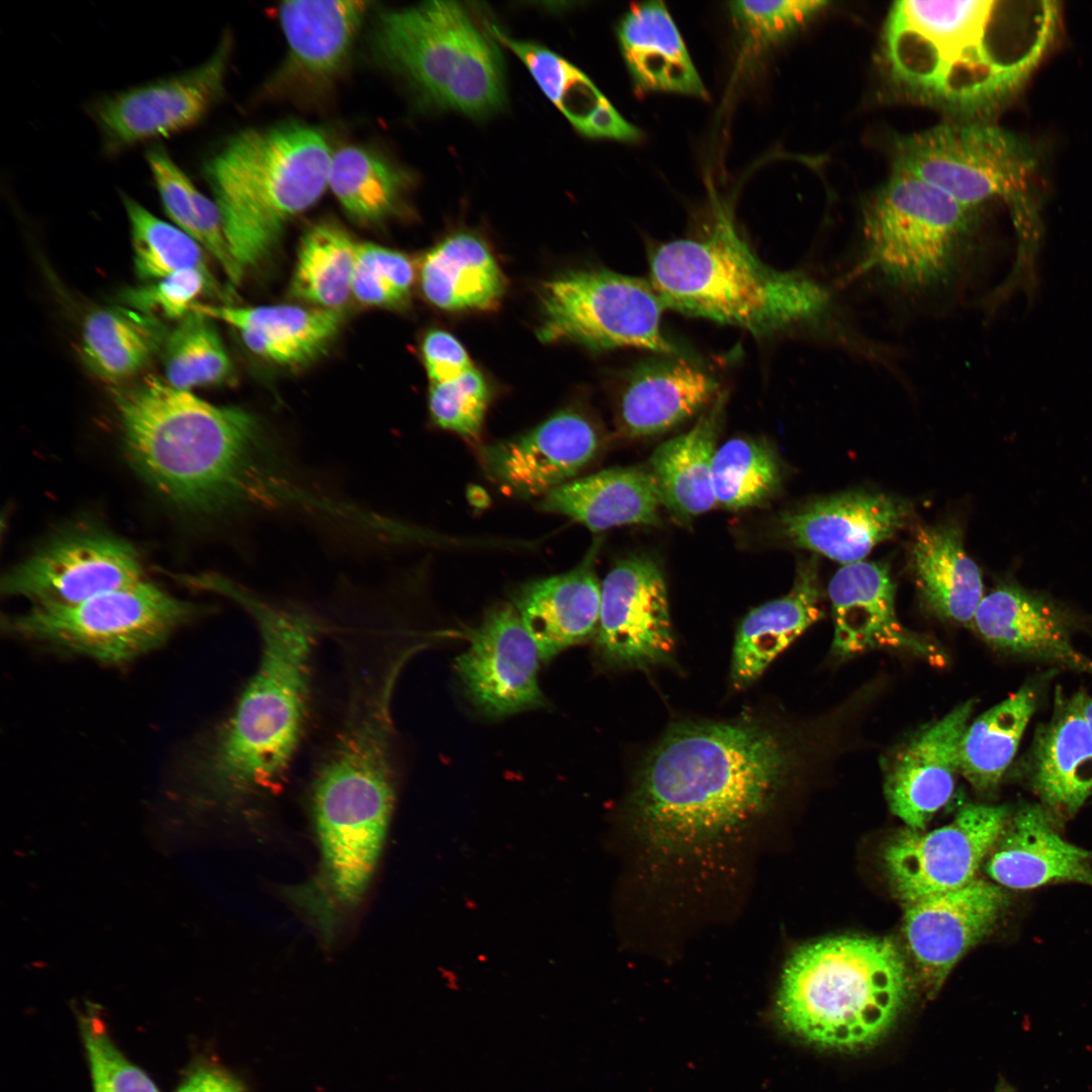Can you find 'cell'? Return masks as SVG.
I'll return each instance as SVG.
<instances>
[{
    "label": "cell",
    "instance_id": "1",
    "mask_svg": "<svg viewBox=\"0 0 1092 1092\" xmlns=\"http://www.w3.org/2000/svg\"><path fill=\"white\" fill-rule=\"evenodd\" d=\"M113 398L131 461L170 500L208 514L329 511L330 500L299 481L282 445L249 412L155 376Z\"/></svg>",
    "mask_w": 1092,
    "mask_h": 1092
},
{
    "label": "cell",
    "instance_id": "2",
    "mask_svg": "<svg viewBox=\"0 0 1092 1092\" xmlns=\"http://www.w3.org/2000/svg\"><path fill=\"white\" fill-rule=\"evenodd\" d=\"M797 760L790 735L760 715L679 721L639 764L630 808L662 845L711 839L763 812Z\"/></svg>",
    "mask_w": 1092,
    "mask_h": 1092
},
{
    "label": "cell",
    "instance_id": "3",
    "mask_svg": "<svg viewBox=\"0 0 1092 1092\" xmlns=\"http://www.w3.org/2000/svg\"><path fill=\"white\" fill-rule=\"evenodd\" d=\"M1054 1L900 0L883 30L890 79L922 102L964 113L1019 89L1055 35Z\"/></svg>",
    "mask_w": 1092,
    "mask_h": 1092
},
{
    "label": "cell",
    "instance_id": "4",
    "mask_svg": "<svg viewBox=\"0 0 1092 1092\" xmlns=\"http://www.w3.org/2000/svg\"><path fill=\"white\" fill-rule=\"evenodd\" d=\"M213 588L252 615L261 655L217 737L208 776L223 794L263 792L283 779L303 735L316 626L307 615L273 606L224 579L217 578Z\"/></svg>",
    "mask_w": 1092,
    "mask_h": 1092
},
{
    "label": "cell",
    "instance_id": "5",
    "mask_svg": "<svg viewBox=\"0 0 1092 1092\" xmlns=\"http://www.w3.org/2000/svg\"><path fill=\"white\" fill-rule=\"evenodd\" d=\"M707 236L656 247L649 282L665 308L768 337L811 323L827 309L826 289L809 276L765 264L715 199Z\"/></svg>",
    "mask_w": 1092,
    "mask_h": 1092
},
{
    "label": "cell",
    "instance_id": "6",
    "mask_svg": "<svg viewBox=\"0 0 1092 1092\" xmlns=\"http://www.w3.org/2000/svg\"><path fill=\"white\" fill-rule=\"evenodd\" d=\"M332 155L322 130L288 121L241 130L203 162L242 277L270 256L287 223L321 198Z\"/></svg>",
    "mask_w": 1092,
    "mask_h": 1092
},
{
    "label": "cell",
    "instance_id": "7",
    "mask_svg": "<svg viewBox=\"0 0 1092 1092\" xmlns=\"http://www.w3.org/2000/svg\"><path fill=\"white\" fill-rule=\"evenodd\" d=\"M386 696L378 689L354 703L313 781L324 884L342 906L370 884L393 808Z\"/></svg>",
    "mask_w": 1092,
    "mask_h": 1092
},
{
    "label": "cell",
    "instance_id": "8",
    "mask_svg": "<svg viewBox=\"0 0 1092 1092\" xmlns=\"http://www.w3.org/2000/svg\"><path fill=\"white\" fill-rule=\"evenodd\" d=\"M908 990L904 958L891 940L828 937L801 946L786 964L778 1015L809 1043L855 1050L888 1031Z\"/></svg>",
    "mask_w": 1092,
    "mask_h": 1092
},
{
    "label": "cell",
    "instance_id": "9",
    "mask_svg": "<svg viewBox=\"0 0 1092 1092\" xmlns=\"http://www.w3.org/2000/svg\"><path fill=\"white\" fill-rule=\"evenodd\" d=\"M468 10L432 1L379 15L374 46L381 61L435 107L484 116L506 99L497 40Z\"/></svg>",
    "mask_w": 1092,
    "mask_h": 1092
},
{
    "label": "cell",
    "instance_id": "10",
    "mask_svg": "<svg viewBox=\"0 0 1092 1092\" xmlns=\"http://www.w3.org/2000/svg\"><path fill=\"white\" fill-rule=\"evenodd\" d=\"M893 170L908 173L977 211L989 202L1009 208L1018 258L1033 261L1040 238L1035 158L1019 138L984 122L943 123L895 146Z\"/></svg>",
    "mask_w": 1092,
    "mask_h": 1092
},
{
    "label": "cell",
    "instance_id": "11",
    "mask_svg": "<svg viewBox=\"0 0 1092 1092\" xmlns=\"http://www.w3.org/2000/svg\"><path fill=\"white\" fill-rule=\"evenodd\" d=\"M975 213L923 180L893 170L863 209L859 267L906 291L944 285L966 254Z\"/></svg>",
    "mask_w": 1092,
    "mask_h": 1092
},
{
    "label": "cell",
    "instance_id": "12",
    "mask_svg": "<svg viewBox=\"0 0 1092 1092\" xmlns=\"http://www.w3.org/2000/svg\"><path fill=\"white\" fill-rule=\"evenodd\" d=\"M540 302L543 342L678 354L662 331L666 308L648 279L606 269L574 270L544 282Z\"/></svg>",
    "mask_w": 1092,
    "mask_h": 1092
},
{
    "label": "cell",
    "instance_id": "13",
    "mask_svg": "<svg viewBox=\"0 0 1092 1092\" xmlns=\"http://www.w3.org/2000/svg\"><path fill=\"white\" fill-rule=\"evenodd\" d=\"M193 614V606L142 580L75 605L35 604L9 626L27 638L117 663L159 645Z\"/></svg>",
    "mask_w": 1092,
    "mask_h": 1092
},
{
    "label": "cell",
    "instance_id": "14",
    "mask_svg": "<svg viewBox=\"0 0 1092 1092\" xmlns=\"http://www.w3.org/2000/svg\"><path fill=\"white\" fill-rule=\"evenodd\" d=\"M232 39L224 34L202 64L93 100L88 113L107 155L197 125L223 94Z\"/></svg>",
    "mask_w": 1092,
    "mask_h": 1092
},
{
    "label": "cell",
    "instance_id": "15",
    "mask_svg": "<svg viewBox=\"0 0 1092 1092\" xmlns=\"http://www.w3.org/2000/svg\"><path fill=\"white\" fill-rule=\"evenodd\" d=\"M1009 820L1006 806L969 804L942 827L927 832L906 827L896 833L883 859L898 899L907 905L978 878Z\"/></svg>",
    "mask_w": 1092,
    "mask_h": 1092
},
{
    "label": "cell",
    "instance_id": "16",
    "mask_svg": "<svg viewBox=\"0 0 1092 1092\" xmlns=\"http://www.w3.org/2000/svg\"><path fill=\"white\" fill-rule=\"evenodd\" d=\"M597 649L609 665L670 663L674 636L664 578L647 557L620 560L602 581Z\"/></svg>",
    "mask_w": 1092,
    "mask_h": 1092
},
{
    "label": "cell",
    "instance_id": "17",
    "mask_svg": "<svg viewBox=\"0 0 1092 1092\" xmlns=\"http://www.w3.org/2000/svg\"><path fill=\"white\" fill-rule=\"evenodd\" d=\"M144 580L135 550L107 535L76 534L59 539L12 568L2 592L35 604L75 605Z\"/></svg>",
    "mask_w": 1092,
    "mask_h": 1092
},
{
    "label": "cell",
    "instance_id": "18",
    "mask_svg": "<svg viewBox=\"0 0 1092 1092\" xmlns=\"http://www.w3.org/2000/svg\"><path fill=\"white\" fill-rule=\"evenodd\" d=\"M539 653L516 608H490L455 660L471 703L485 715L504 717L544 704L538 685Z\"/></svg>",
    "mask_w": 1092,
    "mask_h": 1092
},
{
    "label": "cell",
    "instance_id": "19",
    "mask_svg": "<svg viewBox=\"0 0 1092 1092\" xmlns=\"http://www.w3.org/2000/svg\"><path fill=\"white\" fill-rule=\"evenodd\" d=\"M1002 887L976 878L969 884L904 905L907 950L930 994L959 960L996 924L1008 904Z\"/></svg>",
    "mask_w": 1092,
    "mask_h": 1092
},
{
    "label": "cell",
    "instance_id": "20",
    "mask_svg": "<svg viewBox=\"0 0 1092 1092\" xmlns=\"http://www.w3.org/2000/svg\"><path fill=\"white\" fill-rule=\"evenodd\" d=\"M975 703L969 700L923 726L902 743L885 768L890 810L908 828L924 830L951 799L960 774V750Z\"/></svg>",
    "mask_w": 1092,
    "mask_h": 1092
},
{
    "label": "cell",
    "instance_id": "21",
    "mask_svg": "<svg viewBox=\"0 0 1092 1092\" xmlns=\"http://www.w3.org/2000/svg\"><path fill=\"white\" fill-rule=\"evenodd\" d=\"M599 446L589 419L566 408L519 437L484 447L481 461L487 475L511 492L544 496L578 474Z\"/></svg>",
    "mask_w": 1092,
    "mask_h": 1092
},
{
    "label": "cell",
    "instance_id": "22",
    "mask_svg": "<svg viewBox=\"0 0 1092 1092\" xmlns=\"http://www.w3.org/2000/svg\"><path fill=\"white\" fill-rule=\"evenodd\" d=\"M910 508L898 497L850 491L805 504L782 515L780 528L793 545L843 565L861 561L908 521Z\"/></svg>",
    "mask_w": 1092,
    "mask_h": 1092
},
{
    "label": "cell",
    "instance_id": "23",
    "mask_svg": "<svg viewBox=\"0 0 1092 1092\" xmlns=\"http://www.w3.org/2000/svg\"><path fill=\"white\" fill-rule=\"evenodd\" d=\"M828 596L834 621L832 653L844 659L876 649L941 657L926 638L906 629L895 611V584L882 562L843 565L831 578Z\"/></svg>",
    "mask_w": 1092,
    "mask_h": 1092
},
{
    "label": "cell",
    "instance_id": "24",
    "mask_svg": "<svg viewBox=\"0 0 1092 1092\" xmlns=\"http://www.w3.org/2000/svg\"><path fill=\"white\" fill-rule=\"evenodd\" d=\"M364 1H288L279 7L287 55L275 77L280 88L315 91L342 71L368 12Z\"/></svg>",
    "mask_w": 1092,
    "mask_h": 1092
},
{
    "label": "cell",
    "instance_id": "25",
    "mask_svg": "<svg viewBox=\"0 0 1092 1092\" xmlns=\"http://www.w3.org/2000/svg\"><path fill=\"white\" fill-rule=\"evenodd\" d=\"M1070 619L1053 599L1009 580L983 597L972 626L998 649L1092 673V661L1071 643Z\"/></svg>",
    "mask_w": 1092,
    "mask_h": 1092
},
{
    "label": "cell",
    "instance_id": "26",
    "mask_svg": "<svg viewBox=\"0 0 1092 1092\" xmlns=\"http://www.w3.org/2000/svg\"><path fill=\"white\" fill-rule=\"evenodd\" d=\"M997 885L1028 890L1054 883L1092 887V851L1066 841L1045 807L1026 806L1009 820L985 862Z\"/></svg>",
    "mask_w": 1092,
    "mask_h": 1092
},
{
    "label": "cell",
    "instance_id": "27",
    "mask_svg": "<svg viewBox=\"0 0 1092 1092\" xmlns=\"http://www.w3.org/2000/svg\"><path fill=\"white\" fill-rule=\"evenodd\" d=\"M598 550L597 541L575 568L526 583L515 593V608L540 660H550L598 629L602 594L595 571Z\"/></svg>",
    "mask_w": 1092,
    "mask_h": 1092
},
{
    "label": "cell",
    "instance_id": "28",
    "mask_svg": "<svg viewBox=\"0 0 1092 1092\" xmlns=\"http://www.w3.org/2000/svg\"><path fill=\"white\" fill-rule=\"evenodd\" d=\"M1084 697L1057 695L1053 716L1038 729L1029 756L1030 785L1059 817L1076 814L1092 794V731Z\"/></svg>",
    "mask_w": 1092,
    "mask_h": 1092
},
{
    "label": "cell",
    "instance_id": "29",
    "mask_svg": "<svg viewBox=\"0 0 1092 1092\" xmlns=\"http://www.w3.org/2000/svg\"><path fill=\"white\" fill-rule=\"evenodd\" d=\"M718 383L677 355H659L630 373L619 402L621 429L631 437L664 432L717 397Z\"/></svg>",
    "mask_w": 1092,
    "mask_h": 1092
},
{
    "label": "cell",
    "instance_id": "30",
    "mask_svg": "<svg viewBox=\"0 0 1092 1092\" xmlns=\"http://www.w3.org/2000/svg\"><path fill=\"white\" fill-rule=\"evenodd\" d=\"M815 558L801 562L786 596L752 609L737 628L731 661L735 688L755 681L824 612Z\"/></svg>",
    "mask_w": 1092,
    "mask_h": 1092
},
{
    "label": "cell",
    "instance_id": "31",
    "mask_svg": "<svg viewBox=\"0 0 1092 1092\" xmlns=\"http://www.w3.org/2000/svg\"><path fill=\"white\" fill-rule=\"evenodd\" d=\"M660 505L648 468L621 467L572 479L545 494L539 508L602 532L624 525H658Z\"/></svg>",
    "mask_w": 1092,
    "mask_h": 1092
},
{
    "label": "cell",
    "instance_id": "32",
    "mask_svg": "<svg viewBox=\"0 0 1092 1092\" xmlns=\"http://www.w3.org/2000/svg\"><path fill=\"white\" fill-rule=\"evenodd\" d=\"M490 30L521 60L545 96L579 133L621 142L641 138L640 129L628 122L593 81L567 60L538 43L512 38L493 24Z\"/></svg>",
    "mask_w": 1092,
    "mask_h": 1092
},
{
    "label": "cell",
    "instance_id": "33",
    "mask_svg": "<svg viewBox=\"0 0 1092 1092\" xmlns=\"http://www.w3.org/2000/svg\"><path fill=\"white\" fill-rule=\"evenodd\" d=\"M624 61L637 88L705 98L707 90L661 2L637 4L618 26Z\"/></svg>",
    "mask_w": 1092,
    "mask_h": 1092
},
{
    "label": "cell",
    "instance_id": "34",
    "mask_svg": "<svg viewBox=\"0 0 1092 1092\" xmlns=\"http://www.w3.org/2000/svg\"><path fill=\"white\" fill-rule=\"evenodd\" d=\"M726 399L719 392L690 431L662 443L650 458L648 469L662 505L679 518L701 515L717 504L712 464Z\"/></svg>",
    "mask_w": 1092,
    "mask_h": 1092
},
{
    "label": "cell",
    "instance_id": "35",
    "mask_svg": "<svg viewBox=\"0 0 1092 1092\" xmlns=\"http://www.w3.org/2000/svg\"><path fill=\"white\" fill-rule=\"evenodd\" d=\"M912 566L924 606L944 620L973 625L983 599L982 573L966 553L954 525L923 527L912 546Z\"/></svg>",
    "mask_w": 1092,
    "mask_h": 1092
},
{
    "label": "cell",
    "instance_id": "36",
    "mask_svg": "<svg viewBox=\"0 0 1092 1092\" xmlns=\"http://www.w3.org/2000/svg\"><path fill=\"white\" fill-rule=\"evenodd\" d=\"M420 279L426 299L450 311L492 309L506 288L488 246L478 236L463 232L445 238L425 255Z\"/></svg>",
    "mask_w": 1092,
    "mask_h": 1092
},
{
    "label": "cell",
    "instance_id": "37",
    "mask_svg": "<svg viewBox=\"0 0 1092 1092\" xmlns=\"http://www.w3.org/2000/svg\"><path fill=\"white\" fill-rule=\"evenodd\" d=\"M165 339L163 326L154 315L124 307L100 308L84 321L82 352L100 377L121 381L146 367Z\"/></svg>",
    "mask_w": 1092,
    "mask_h": 1092
},
{
    "label": "cell",
    "instance_id": "38",
    "mask_svg": "<svg viewBox=\"0 0 1092 1092\" xmlns=\"http://www.w3.org/2000/svg\"><path fill=\"white\" fill-rule=\"evenodd\" d=\"M1037 695L1024 686L967 727L960 750V774L981 793L994 791L1016 754L1034 713Z\"/></svg>",
    "mask_w": 1092,
    "mask_h": 1092
},
{
    "label": "cell",
    "instance_id": "39",
    "mask_svg": "<svg viewBox=\"0 0 1092 1092\" xmlns=\"http://www.w3.org/2000/svg\"><path fill=\"white\" fill-rule=\"evenodd\" d=\"M410 182L405 171L369 149L350 145L333 152L328 187L359 222L375 223L394 213Z\"/></svg>",
    "mask_w": 1092,
    "mask_h": 1092
},
{
    "label": "cell",
    "instance_id": "40",
    "mask_svg": "<svg viewBox=\"0 0 1092 1092\" xmlns=\"http://www.w3.org/2000/svg\"><path fill=\"white\" fill-rule=\"evenodd\" d=\"M358 245L334 222L308 228L299 244L290 294L321 308L340 309L352 293Z\"/></svg>",
    "mask_w": 1092,
    "mask_h": 1092
},
{
    "label": "cell",
    "instance_id": "41",
    "mask_svg": "<svg viewBox=\"0 0 1092 1092\" xmlns=\"http://www.w3.org/2000/svg\"><path fill=\"white\" fill-rule=\"evenodd\" d=\"M781 478L776 453L761 441L734 438L714 455L712 481L716 503L726 509L762 505L778 491Z\"/></svg>",
    "mask_w": 1092,
    "mask_h": 1092
},
{
    "label": "cell",
    "instance_id": "42",
    "mask_svg": "<svg viewBox=\"0 0 1092 1092\" xmlns=\"http://www.w3.org/2000/svg\"><path fill=\"white\" fill-rule=\"evenodd\" d=\"M133 250L134 269L144 281H155L184 269L210 274L202 246L186 232L153 214L128 194L120 193Z\"/></svg>",
    "mask_w": 1092,
    "mask_h": 1092
},
{
    "label": "cell",
    "instance_id": "43",
    "mask_svg": "<svg viewBox=\"0 0 1092 1092\" xmlns=\"http://www.w3.org/2000/svg\"><path fill=\"white\" fill-rule=\"evenodd\" d=\"M192 311L226 323L238 331L255 330L295 342L315 354L337 335L343 320L340 309L286 304L235 307L195 303Z\"/></svg>",
    "mask_w": 1092,
    "mask_h": 1092
},
{
    "label": "cell",
    "instance_id": "44",
    "mask_svg": "<svg viewBox=\"0 0 1092 1092\" xmlns=\"http://www.w3.org/2000/svg\"><path fill=\"white\" fill-rule=\"evenodd\" d=\"M211 318L195 311L180 320L164 342L165 381L174 388L224 381L232 363Z\"/></svg>",
    "mask_w": 1092,
    "mask_h": 1092
},
{
    "label": "cell",
    "instance_id": "45",
    "mask_svg": "<svg viewBox=\"0 0 1092 1092\" xmlns=\"http://www.w3.org/2000/svg\"><path fill=\"white\" fill-rule=\"evenodd\" d=\"M490 391L484 376L474 367L460 376L431 383L429 411L433 422L467 439H476L482 429Z\"/></svg>",
    "mask_w": 1092,
    "mask_h": 1092
},
{
    "label": "cell",
    "instance_id": "46",
    "mask_svg": "<svg viewBox=\"0 0 1092 1092\" xmlns=\"http://www.w3.org/2000/svg\"><path fill=\"white\" fill-rule=\"evenodd\" d=\"M820 0L732 1L729 10L747 43L765 48L792 35L827 5Z\"/></svg>",
    "mask_w": 1092,
    "mask_h": 1092
},
{
    "label": "cell",
    "instance_id": "47",
    "mask_svg": "<svg viewBox=\"0 0 1092 1092\" xmlns=\"http://www.w3.org/2000/svg\"><path fill=\"white\" fill-rule=\"evenodd\" d=\"M79 1022L94 1092H159L149 1076L120 1053L93 1010L80 1014Z\"/></svg>",
    "mask_w": 1092,
    "mask_h": 1092
},
{
    "label": "cell",
    "instance_id": "48",
    "mask_svg": "<svg viewBox=\"0 0 1092 1092\" xmlns=\"http://www.w3.org/2000/svg\"><path fill=\"white\" fill-rule=\"evenodd\" d=\"M221 295L212 275L198 269H184L147 285L129 289L124 299L141 312H159L172 320H182L192 311L194 301L204 292Z\"/></svg>",
    "mask_w": 1092,
    "mask_h": 1092
},
{
    "label": "cell",
    "instance_id": "49",
    "mask_svg": "<svg viewBox=\"0 0 1092 1092\" xmlns=\"http://www.w3.org/2000/svg\"><path fill=\"white\" fill-rule=\"evenodd\" d=\"M146 161L165 212L175 225L197 241L194 209L196 186L164 147L150 148Z\"/></svg>",
    "mask_w": 1092,
    "mask_h": 1092
},
{
    "label": "cell",
    "instance_id": "50",
    "mask_svg": "<svg viewBox=\"0 0 1092 1092\" xmlns=\"http://www.w3.org/2000/svg\"><path fill=\"white\" fill-rule=\"evenodd\" d=\"M422 358L431 383L454 379L473 367L463 345L444 330L426 334Z\"/></svg>",
    "mask_w": 1092,
    "mask_h": 1092
},
{
    "label": "cell",
    "instance_id": "51",
    "mask_svg": "<svg viewBox=\"0 0 1092 1092\" xmlns=\"http://www.w3.org/2000/svg\"><path fill=\"white\" fill-rule=\"evenodd\" d=\"M357 255L392 290L402 305L408 301L415 270L404 254L372 243H359Z\"/></svg>",
    "mask_w": 1092,
    "mask_h": 1092
},
{
    "label": "cell",
    "instance_id": "52",
    "mask_svg": "<svg viewBox=\"0 0 1092 1092\" xmlns=\"http://www.w3.org/2000/svg\"><path fill=\"white\" fill-rule=\"evenodd\" d=\"M247 348L256 355L283 366H299L313 359L310 349L255 330L238 331Z\"/></svg>",
    "mask_w": 1092,
    "mask_h": 1092
},
{
    "label": "cell",
    "instance_id": "53",
    "mask_svg": "<svg viewBox=\"0 0 1092 1092\" xmlns=\"http://www.w3.org/2000/svg\"><path fill=\"white\" fill-rule=\"evenodd\" d=\"M352 294L359 301L369 305H402L392 290L366 263L358 258V255L352 279Z\"/></svg>",
    "mask_w": 1092,
    "mask_h": 1092
},
{
    "label": "cell",
    "instance_id": "54",
    "mask_svg": "<svg viewBox=\"0 0 1092 1092\" xmlns=\"http://www.w3.org/2000/svg\"><path fill=\"white\" fill-rule=\"evenodd\" d=\"M175 1092H245L225 1070L203 1065L193 1070Z\"/></svg>",
    "mask_w": 1092,
    "mask_h": 1092
},
{
    "label": "cell",
    "instance_id": "55",
    "mask_svg": "<svg viewBox=\"0 0 1092 1092\" xmlns=\"http://www.w3.org/2000/svg\"><path fill=\"white\" fill-rule=\"evenodd\" d=\"M1084 712L1092 731V698L1085 695Z\"/></svg>",
    "mask_w": 1092,
    "mask_h": 1092
},
{
    "label": "cell",
    "instance_id": "56",
    "mask_svg": "<svg viewBox=\"0 0 1092 1092\" xmlns=\"http://www.w3.org/2000/svg\"><path fill=\"white\" fill-rule=\"evenodd\" d=\"M995 1092H1017L1008 1082L1003 1078H1000L997 1083Z\"/></svg>",
    "mask_w": 1092,
    "mask_h": 1092
}]
</instances>
